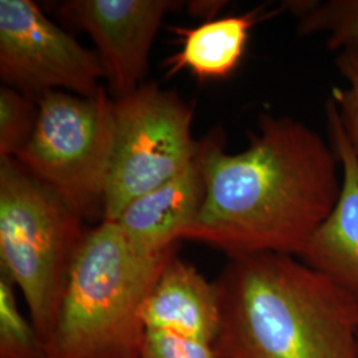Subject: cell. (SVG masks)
Returning <instances> with one entry per match:
<instances>
[{
  "instance_id": "1",
  "label": "cell",
  "mask_w": 358,
  "mask_h": 358,
  "mask_svg": "<svg viewBox=\"0 0 358 358\" xmlns=\"http://www.w3.org/2000/svg\"><path fill=\"white\" fill-rule=\"evenodd\" d=\"M222 134L199 141L203 205L185 241L230 259L297 255L341 192L338 158L320 134L292 117L262 115L247 149L224 150Z\"/></svg>"
},
{
  "instance_id": "2",
  "label": "cell",
  "mask_w": 358,
  "mask_h": 358,
  "mask_svg": "<svg viewBox=\"0 0 358 358\" xmlns=\"http://www.w3.org/2000/svg\"><path fill=\"white\" fill-rule=\"evenodd\" d=\"M215 285L217 358L357 356V300L296 256L230 259Z\"/></svg>"
},
{
  "instance_id": "3",
  "label": "cell",
  "mask_w": 358,
  "mask_h": 358,
  "mask_svg": "<svg viewBox=\"0 0 358 358\" xmlns=\"http://www.w3.org/2000/svg\"><path fill=\"white\" fill-rule=\"evenodd\" d=\"M176 250L145 252L115 222L90 229L45 341L47 358H141L142 304Z\"/></svg>"
},
{
  "instance_id": "4",
  "label": "cell",
  "mask_w": 358,
  "mask_h": 358,
  "mask_svg": "<svg viewBox=\"0 0 358 358\" xmlns=\"http://www.w3.org/2000/svg\"><path fill=\"white\" fill-rule=\"evenodd\" d=\"M90 229L15 158H0V267L20 289L44 344Z\"/></svg>"
},
{
  "instance_id": "5",
  "label": "cell",
  "mask_w": 358,
  "mask_h": 358,
  "mask_svg": "<svg viewBox=\"0 0 358 358\" xmlns=\"http://www.w3.org/2000/svg\"><path fill=\"white\" fill-rule=\"evenodd\" d=\"M32 136L13 158L78 215L103 217L115 141V100L47 92Z\"/></svg>"
},
{
  "instance_id": "6",
  "label": "cell",
  "mask_w": 358,
  "mask_h": 358,
  "mask_svg": "<svg viewBox=\"0 0 358 358\" xmlns=\"http://www.w3.org/2000/svg\"><path fill=\"white\" fill-rule=\"evenodd\" d=\"M192 106L158 84L115 100V141L103 220L115 222L133 201L177 177L198 154ZM101 220V222H103Z\"/></svg>"
},
{
  "instance_id": "7",
  "label": "cell",
  "mask_w": 358,
  "mask_h": 358,
  "mask_svg": "<svg viewBox=\"0 0 358 358\" xmlns=\"http://www.w3.org/2000/svg\"><path fill=\"white\" fill-rule=\"evenodd\" d=\"M0 78L35 99L60 90L94 97L103 64L31 0H0Z\"/></svg>"
},
{
  "instance_id": "8",
  "label": "cell",
  "mask_w": 358,
  "mask_h": 358,
  "mask_svg": "<svg viewBox=\"0 0 358 358\" xmlns=\"http://www.w3.org/2000/svg\"><path fill=\"white\" fill-rule=\"evenodd\" d=\"M179 3L167 0H69L59 6L65 22L96 44L115 100L137 90L157 32Z\"/></svg>"
},
{
  "instance_id": "9",
  "label": "cell",
  "mask_w": 358,
  "mask_h": 358,
  "mask_svg": "<svg viewBox=\"0 0 358 358\" xmlns=\"http://www.w3.org/2000/svg\"><path fill=\"white\" fill-rule=\"evenodd\" d=\"M327 117L333 150L341 166V192L332 213L296 257L358 301V154L341 125L332 99Z\"/></svg>"
},
{
  "instance_id": "10",
  "label": "cell",
  "mask_w": 358,
  "mask_h": 358,
  "mask_svg": "<svg viewBox=\"0 0 358 358\" xmlns=\"http://www.w3.org/2000/svg\"><path fill=\"white\" fill-rule=\"evenodd\" d=\"M141 320L146 332L169 333L213 345L220 327L215 282L206 280L176 252L146 296Z\"/></svg>"
},
{
  "instance_id": "11",
  "label": "cell",
  "mask_w": 358,
  "mask_h": 358,
  "mask_svg": "<svg viewBox=\"0 0 358 358\" xmlns=\"http://www.w3.org/2000/svg\"><path fill=\"white\" fill-rule=\"evenodd\" d=\"M205 194L203 171L195 157L177 177L133 201L115 223L142 251L165 254L185 241L199 215Z\"/></svg>"
},
{
  "instance_id": "12",
  "label": "cell",
  "mask_w": 358,
  "mask_h": 358,
  "mask_svg": "<svg viewBox=\"0 0 358 358\" xmlns=\"http://www.w3.org/2000/svg\"><path fill=\"white\" fill-rule=\"evenodd\" d=\"M268 16L254 10L213 19L194 28H173L182 41V50L167 60V76L187 69L202 81L227 78L242 62L251 29Z\"/></svg>"
},
{
  "instance_id": "13",
  "label": "cell",
  "mask_w": 358,
  "mask_h": 358,
  "mask_svg": "<svg viewBox=\"0 0 358 358\" xmlns=\"http://www.w3.org/2000/svg\"><path fill=\"white\" fill-rule=\"evenodd\" d=\"M284 6L299 20L304 36L327 34V47L333 51L358 47V0L289 1Z\"/></svg>"
},
{
  "instance_id": "14",
  "label": "cell",
  "mask_w": 358,
  "mask_h": 358,
  "mask_svg": "<svg viewBox=\"0 0 358 358\" xmlns=\"http://www.w3.org/2000/svg\"><path fill=\"white\" fill-rule=\"evenodd\" d=\"M0 358H47V349L31 319L20 312L15 284L0 276Z\"/></svg>"
},
{
  "instance_id": "15",
  "label": "cell",
  "mask_w": 358,
  "mask_h": 358,
  "mask_svg": "<svg viewBox=\"0 0 358 358\" xmlns=\"http://www.w3.org/2000/svg\"><path fill=\"white\" fill-rule=\"evenodd\" d=\"M38 101L19 90L0 88V158H13L34 133Z\"/></svg>"
},
{
  "instance_id": "16",
  "label": "cell",
  "mask_w": 358,
  "mask_h": 358,
  "mask_svg": "<svg viewBox=\"0 0 358 358\" xmlns=\"http://www.w3.org/2000/svg\"><path fill=\"white\" fill-rule=\"evenodd\" d=\"M336 63L349 85L345 90L333 88L332 100L346 136L358 154V47L340 51Z\"/></svg>"
},
{
  "instance_id": "17",
  "label": "cell",
  "mask_w": 358,
  "mask_h": 358,
  "mask_svg": "<svg viewBox=\"0 0 358 358\" xmlns=\"http://www.w3.org/2000/svg\"><path fill=\"white\" fill-rule=\"evenodd\" d=\"M141 358H217L211 344L169 333L146 332Z\"/></svg>"
},
{
  "instance_id": "18",
  "label": "cell",
  "mask_w": 358,
  "mask_h": 358,
  "mask_svg": "<svg viewBox=\"0 0 358 358\" xmlns=\"http://www.w3.org/2000/svg\"><path fill=\"white\" fill-rule=\"evenodd\" d=\"M190 4H192L190 8L195 15L199 13L202 16L213 17L226 3H222V1H192Z\"/></svg>"
},
{
  "instance_id": "19",
  "label": "cell",
  "mask_w": 358,
  "mask_h": 358,
  "mask_svg": "<svg viewBox=\"0 0 358 358\" xmlns=\"http://www.w3.org/2000/svg\"><path fill=\"white\" fill-rule=\"evenodd\" d=\"M356 358H358V344H357V356H356Z\"/></svg>"
}]
</instances>
